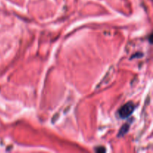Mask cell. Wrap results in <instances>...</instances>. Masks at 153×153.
<instances>
[{"mask_svg":"<svg viewBox=\"0 0 153 153\" xmlns=\"http://www.w3.org/2000/svg\"><path fill=\"white\" fill-rule=\"evenodd\" d=\"M105 150H105L103 146H100V147H97L95 149V151L97 152H105Z\"/></svg>","mask_w":153,"mask_h":153,"instance_id":"cell-3","label":"cell"},{"mask_svg":"<svg viewBox=\"0 0 153 153\" xmlns=\"http://www.w3.org/2000/svg\"><path fill=\"white\" fill-rule=\"evenodd\" d=\"M135 108V105L133 102H127L126 104H125L124 105H123L118 110V114L121 118H127L129 116L132 115V114L133 113L134 110Z\"/></svg>","mask_w":153,"mask_h":153,"instance_id":"cell-1","label":"cell"},{"mask_svg":"<svg viewBox=\"0 0 153 153\" xmlns=\"http://www.w3.org/2000/svg\"><path fill=\"white\" fill-rule=\"evenodd\" d=\"M129 126H130V125L128 124V123H127L126 124H125L124 126H123L122 128H120V130H119L118 136H119V137H121V136H123L124 134H126L128 132V129H129Z\"/></svg>","mask_w":153,"mask_h":153,"instance_id":"cell-2","label":"cell"}]
</instances>
